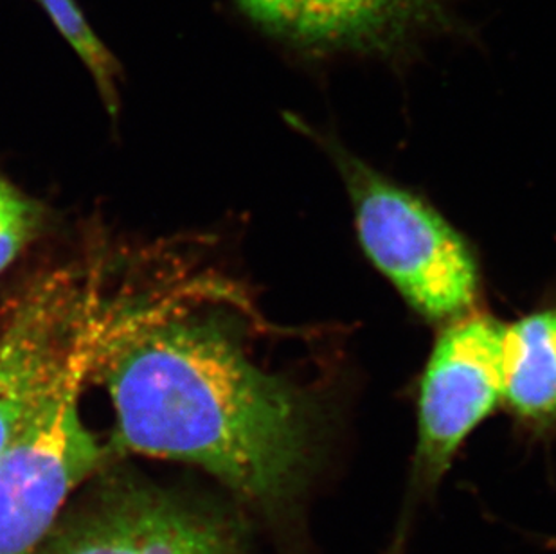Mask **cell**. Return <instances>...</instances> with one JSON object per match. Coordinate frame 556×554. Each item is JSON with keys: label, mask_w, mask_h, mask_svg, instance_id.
Instances as JSON below:
<instances>
[{"label": "cell", "mask_w": 556, "mask_h": 554, "mask_svg": "<svg viewBox=\"0 0 556 554\" xmlns=\"http://www.w3.org/2000/svg\"><path fill=\"white\" fill-rule=\"evenodd\" d=\"M117 443L199 466L290 526L314 477L319 405L263 372L213 320H163L122 337L106 366Z\"/></svg>", "instance_id": "obj_1"}, {"label": "cell", "mask_w": 556, "mask_h": 554, "mask_svg": "<svg viewBox=\"0 0 556 554\" xmlns=\"http://www.w3.org/2000/svg\"><path fill=\"white\" fill-rule=\"evenodd\" d=\"M37 2L46 10L54 26L59 27L68 46L84 60L90 74L94 76L101 98L109 106V111L111 114H116V79L119 67L105 48V43L96 37L74 0H37Z\"/></svg>", "instance_id": "obj_9"}, {"label": "cell", "mask_w": 556, "mask_h": 554, "mask_svg": "<svg viewBox=\"0 0 556 554\" xmlns=\"http://www.w3.org/2000/svg\"><path fill=\"white\" fill-rule=\"evenodd\" d=\"M547 545H549V550L555 551L556 553V537L555 539L549 540V542H547Z\"/></svg>", "instance_id": "obj_11"}, {"label": "cell", "mask_w": 556, "mask_h": 554, "mask_svg": "<svg viewBox=\"0 0 556 554\" xmlns=\"http://www.w3.org/2000/svg\"><path fill=\"white\" fill-rule=\"evenodd\" d=\"M503 398L526 424L556 425V309L539 310L509 328L501 342Z\"/></svg>", "instance_id": "obj_8"}, {"label": "cell", "mask_w": 556, "mask_h": 554, "mask_svg": "<svg viewBox=\"0 0 556 554\" xmlns=\"http://www.w3.org/2000/svg\"><path fill=\"white\" fill-rule=\"evenodd\" d=\"M352 197L358 240L405 301L432 320L452 319L478 295L470 247L438 211L336 142L323 141Z\"/></svg>", "instance_id": "obj_3"}, {"label": "cell", "mask_w": 556, "mask_h": 554, "mask_svg": "<svg viewBox=\"0 0 556 554\" xmlns=\"http://www.w3.org/2000/svg\"><path fill=\"white\" fill-rule=\"evenodd\" d=\"M33 554H243L226 518L152 482L101 477Z\"/></svg>", "instance_id": "obj_4"}, {"label": "cell", "mask_w": 556, "mask_h": 554, "mask_svg": "<svg viewBox=\"0 0 556 554\" xmlns=\"http://www.w3.org/2000/svg\"><path fill=\"white\" fill-rule=\"evenodd\" d=\"M249 21L305 56H400L445 26L454 0H235Z\"/></svg>", "instance_id": "obj_6"}, {"label": "cell", "mask_w": 556, "mask_h": 554, "mask_svg": "<svg viewBox=\"0 0 556 554\" xmlns=\"http://www.w3.org/2000/svg\"><path fill=\"white\" fill-rule=\"evenodd\" d=\"M501 342L503 328L484 315L452 323L435 342L418 396L410 506L440 487L457 450L503 398Z\"/></svg>", "instance_id": "obj_5"}, {"label": "cell", "mask_w": 556, "mask_h": 554, "mask_svg": "<svg viewBox=\"0 0 556 554\" xmlns=\"http://www.w3.org/2000/svg\"><path fill=\"white\" fill-rule=\"evenodd\" d=\"M38 218L37 205L0 177V274L35 235Z\"/></svg>", "instance_id": "obj_10"}, {"label": "cell", "mask_w": 556, "mask_h": 554, "mask_svg": "<svg viewBox=\"0 0 556 554\" xmlns=\"http://www.w3.org/2000/svg\"><path fill=\"white\" fill-rule=\"evenodd\" d=\"M105 333L96 317L79 326L37 413L0 459V554L35 553L71 495L100 470L105 452L78 405Z\"/></svg>", "instance_id": "obj_2"}, {"label": "cell", "mask_w": 556, "mask_h": 554, "mask_svg": "<svg viewBox=\"0 0 556 554\" xmlns=\"http://www.w3.org/2000/svg\"><path fill=\"white\" fill-rule=\"evenodd\" d=\"M84 303L67 277L35 290L0 335V459L59 375Z\"/></svg>", "instance_id": "obj_7"}]
</instances>
